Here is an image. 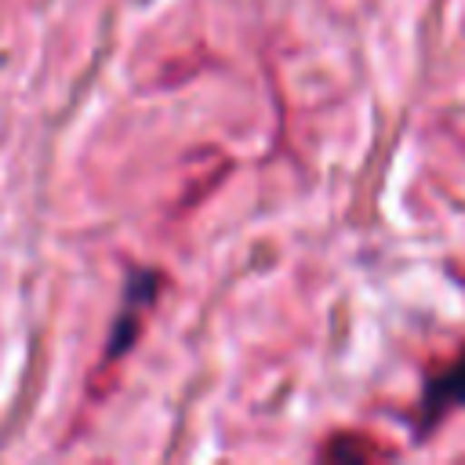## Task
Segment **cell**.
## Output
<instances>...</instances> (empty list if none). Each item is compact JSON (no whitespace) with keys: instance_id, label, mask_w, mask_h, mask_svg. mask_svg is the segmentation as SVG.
<instances>
[{"instance_id":"1","label":"cell","mask_w":465,"mask_h":465,"mask_svg":"<svg viewBox=\"0 0 465 465\" xmlns=\"http://www.w3.org/2000/svg\"><path fill=\"white\" fill-rule=\"evenodd\" d=\"M450 407H465V349L429 381L421 411H425V425L440 421Z\"/></svg>"},{"instance_id":"2","label":"cell","mask_w":465,"mask_h":465,"mask_svg":"<svg viewBox=\"0 0 465 465\" xmlns=\"http://www.w3.org/2000/svg\"><path fill=\"white\" fill-rule=\"evenodd\" d=\"M327 461H345V465H360V461H378V458H392V447H385L381 440H374L371 432H338L323 443L320 450Z\"/></svg>"}]
</instances>
